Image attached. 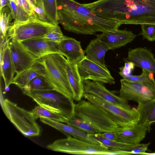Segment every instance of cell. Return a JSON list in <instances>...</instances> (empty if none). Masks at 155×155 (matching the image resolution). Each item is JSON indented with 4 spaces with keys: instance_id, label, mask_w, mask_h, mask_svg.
Returning a JSON list of instances; mask_svg holds the SVG:
<instances>
[{
    "instance_id": "6da1fadb",
    "label": "cell",
    "mask_w": 155,
    "mask_h": 155,
    "mask_svg": "<svg viewBox=\"0 0 155 155\" xmlns=\"http://www.w3.org/2000/svg\"><path fill=\"white\" fill-rule=\"evenodd\" d=\"M88 8L98 16L122 24H155V0H98Z\"/></svg>"
},
{
    "instance_id": "7a4b0ae2",
    "label": "cell",
    "mask_w": 155,
    "mask_h": 155,
    "mask_svg": "<svg viewBox=\"0 0 155 155\" xmlns=\"http://www.w3.org/2000/svg\"><path fill=\"white\" fill-rule=\"evenodd\" d=\"M58 21L66 30L77 34L92 35L112 31L121 24L100 17L74 0H57Z\"/></svg>"
},
{
    "instance_id": "3957f363",
    "label": "cell",
    "mask_w": 155,
    "mask_h": 155,
    "mask_svg": "<svg viewBox=\"0 0 155 155\" xmlns=\"http://www.w3.org/2000/svg\"><path fill=\"white\" fill-rule=\"evenodd\" d=\"M63 56L60 53H54L43 56L37 61L44 68L43 76L55 89L74 100V93L63 64Z\"/></svg>"
},
{
    "instance_id": "277c9868",
    "label": "cell",
    "mask_w": 155,
    "mask_h": 155,
    "mask_svg": "<svg viewBox=\"0 0 155 155\" xmlns=\"http://www.w3.org/2000/svg\"><path fill=\"white\" fill-rule=\"evenodd\" d=\"M119 96L128 101L138 104L155 99V80L154 73L142 69L138 81H132L123 78L120 80Z\"/></svg>"
},
{
    "instance_id": "5b68a950",
    "label": "cell",
    "mask_w": 155,
    "mask_h": 155,
    "mask_svg": "<svg viewBox=\"0 0 155 155\" xmlns=\"http://www.w3.org/2000/svg\"><path fill=\"white\" fill-rule=\"evenodd\" d=\"M22 91L23 94L31 98L38 105L60 114L68 120L74 115V100L55 90Z\"/></svg>"
},
{
    "instance_id": "8992f818",
    "label": "cell",
    "mask_w": 155,
    "mask_h": 155,
    "mask_svg": "<svg viewBox=\"0 0 155 155\" xmlns=\"http://www.w3.org/2000/svg\"><path fill=\"white\" fill-rule=\"evenodd\" d=\"M74 116L91 125L100 133L115 132L120 127L102 108L87 100L75 104Z\"/></svg>"
},
{
    "instance_id": "52a82bcc",
    "label": "cell",
    "mask_w": 155,
    "mask_h": 155,
    "mask_svg": "<svg viewBox=\"0 0 155 155\" xmlns=\"http://www.w3.org/2000/svg\"><path fill=\"white\" fill-rule=\"evenodd\" d=\"M56 25L41 20L35 12L30 15L26 21H14L8 30L6 39H13L20 41L39 38L48 33Z\"/></svg>"
},
{
    "instance_id": "ba28073f",
    "label": "cell",
    "mask_w": 155,
    "mask_h": 155,
    "mask_svg": "<svg viewBox=\"0 0 155 155\" xmlns=\"http://www.w3.org/2000/svg\"><path fill=\"white\" fill-rule=\"evenodd\" d=\"M1 106L8 119L24 136L32 137L39 135L40 127L31 112L18 107L6 99L3 101Z\"/></svg>"
},
{
    "instance_id": "9c48e42d",
    "label": "cell",
    "mask_w": 155,
    "mask_h": 155,
    "mask_svg": "<svg viewBox=\"0 0 155 155\" xmlns=\"http://www.w3.org/2000/svg\"><path fill=\"white\" fill-rule=\"evenodd\" d=\"M51 150L74 154L117 155V152L104 145L88 142L71 136L48 145Z\"/></svg>"
},
{
    "instance_id": "30bf717a",
    "label": "cell",
    "mask_w": 155,
    "mask_h": 155,
    "mask_svg": "<svg viewBox=\"0 0 155 155\" xmlns=\"http://www.w3.org/2000/svg\"><path fill=\"white\" fill-rule=\"evenodd\" d=\"M83 97L103 109L120 127L134 126L140 120V113L137 108H122L90 94L84 93Z\"/></svg>"
},
{
    "instance_id": "8fae6325",
    "label": "cell",
    "mask_w": 155,
    "mask_h": 155,
    "mask_svg": "<svg viewBox=\"0 0 155 155\" xmlns=\"http://www.w3.org/2000/svg\"><path fill=\"white\" fill-rule=\"evenodd\" d=\"M79 74L83 81L91 80L103 83L114 84L115 81L108 69H105L85 58L77 64Z\"/></svg>"
},
{
    "instance_id": "7c38bea8",
    "label": "cell",
    "mask_w": 155,
    "mask_h": 155,
    "mask_svg": "<svg viewBox=\"0 0 155 155\" xmlns=\"http://www.w3.org/2000/svg\"><path fill=\"white\" fill-rule=\"evenodd\" d=\"M9 46L16 74L31 67L38 59L17 40L10 39Z\"/></svg>"
},
{
    "instance_id": "4fadbf2b",
    "label": "cell",
    "mask_w": 155,
    "mask_h": 155,
    "mask_svg": "<svg viewBox=\"0 0 155 155\" xmlns=\"http://www.w3.org/2000/svg\"><path fill=\"white\" fill-rule=\"evenodd\" d=\"M84 93L91 94L116 105L125 109L131 107L128 101L107 89L102 83L89 80L83 81Z\"/></svg>"
},
{
    "instance_id": "5bb4252c",
    "label": "cell",
    "mask_w": 155,
    "mask_h": 155,
    "mask_svg": "<svg viewBox=\"0 0 155 155\" xmlns=\"http://www.w3.org/2000/svg\"><path fill=\"white\" fill-rule=\"evenodd\" d=\"M151 128L141 122L134 126L120 127L115 132L117 135L116 141L131 144L140 143L146 137L147 131L149 132Z\"/></svg>"
},
{
    "instance_id": "9a60e30c",
    "label": "cell",
    "mask_w": 155,
    "mask_h": 155,
    "mask_svg": "<svg viewBox=\"0 0 155 155\" xmlns=\"http://www.w3.org/2000/svg\"><path fill=\"white\" fill-rule=\"evenodd\" d=\"M19 42L38 58L51 54L59 53L57 42L41 38L30 39Z\"/></svg>"
},
{
    "instance_id": "2e32d148",
    "label": "cell",
    "mask_w": 155,
    "mask_h": 155,
    "mask_svg": "<svg viewBox=\"0 0 155 155\" xmlns=\"http://www.w3.org/2000/svg\"><path fill=\"white\" fill-rule=\"evenodd\" d=\"M136 36L135 34L130 31L117 29L97 35L96 38L106 43L110 50H114L131 42Z\"/></svg>"
},
{
    "instance_id": "e0dca14e",
    "label": "cell",
    "mask_w": 155,
    "mask_h": 155,
    "mask_svg": "<svg viewBox=\"0 0 155 155\" xmlns=\"http://www.w3.org/2000/svg\"><path fill=\"white\" fill-rule=\"evenodd\" d=\"M58 49L59 53L72 63L77 64L85 57L81 42L72 38L65 36L58 43Z\"/></svg>"
},
{
    "instance_id": "ac0fdd59",
    "label": "cell",
    "mask_w": 155,
    "mask_h": 155,
    "mask_svg": "<svg viewBox=\"0 0 155 155\" xmlns=\"http://www.w3.org/2000/svg\"><path fill=\"white\" fill-rule=\"evenodd\" d=\"M127 58L135 66L155 73V59L151 49L145 47L129 49Z\"/></svg>"
},
{
    "instance_id": "d6986e66",
    "label": "cell",
    "mask_w": 155,
    "mask_h": 155,
    "mask_svg": "<svg viewBox=\"0 0 155 155\" xmlns=\"http://www.w3.org/2000/svg\"><path fill=\"white\" fill-rule=\"evenodd\" d=\"M40 120L61 132L67 137L71 136L88 142L104 145L83 131L67 124H65L45 118H40Z\"/></svg>"
},
{
    "instance_id": "ffe728a7",
    "label": "cell",
    "mask_w": 155,
    "mask_h": 155,
    "mask_svg": "<svg viewBox=\"0 0 155 155\" xmlns=\"http://www.w3.org/2000/svg\"><path fill=\"white\" fill-rule=\"evenodd\" d=\"M10 39L7 38L3 43L1 51V73L5 86L7 87L12 83L15 72L9 46Z\"/></svg>"
},
{
    "instance_id": "44dd1931",
    "label": "cell",
    "mask_w": 155,
    "mask_h": 155,
    "mask_svg": "<svg viewBox=\"0 0 155 155\" xmlns=\"http://www.w3.org/2000/svg\"><path fill=\"white\" fill-rule=\"evenodd\" d=\"M63 61L69 82L74 93V100L78 102L83 97L84 91L83 81L79 73L77 64L70 62L63 55Z\"/></svg>"
},
{
    "instance_id": "7402d4cb",
    "label": "cell",
    "mask_w": 155,
    "mask_h": 155,
    "mask_svg": "<svg viewBox=\"0 0 155 155\" xmlns=\"http://www.w3.org/2000/svg\"><path fill=\"white\" fill-rule=\"evenodd\" d=\"M109 50L106 43L96 38L91 41L84 51L87 58L107 69L104 57Z\"/></svg>"
},
{
    "instance_id": "603a6c76",
    "label": "cell",
    "mask_w": 155,
    "mask_h": 155,
    "mask_svg": "<svg viewBox=\"0 0 155 155\" xmlns=\"http://www.w3.org/2000/svg\"><path fill=\"white\" fill-rule=\"evenodd\" d=\"M44 71L42 65L37 61L30 68L23 71L14 77L12 83L21 90L35 77L44 76Z\"/></svg>"
},
{
    "instance_id": "cb8c5ba5",
    "label": "cell",
    "mask_w": 155,
    "mask_h": 155,
    "mask_svg": "<svg viewBox=\"0 0 155 155\" xmlns=\"http://www.w3.org/2000/svg\"><path fill=\"white\" fill-rule=\"evenodd\" d=\"M137 108L140 115L139 122L143 123L150 127L151 124L155 122V99L138 104Z\"/></svg>"
},
{
    "instance_id": "d4e9b609",
    "label": "cell",
    "mask_w": 155,
    "mask_h": 155,
    "mask_svg": "<svg viewBox=\"0 0 155 155\" xmlns=\"http://www.w3.org/2000/svg\"><path fill=\"white\" fill-rule=\"evenodd\" d=\"M31 112L35 120L39 118H45L66 124L68 120L61 114L51 111L38 105Z\"/></svg>"
},
{
    "instance_id": "484cf974",
    "label": "cell",
    "mask_w": 155,
    "mask_h": 155,
    "mask_svg": "<svg viewBox=\"0 0 155 155\" xmlns=\"http://www.w3.org/2000/svg\"><path fill=\"white\" fill-rule=\"evenodd\" d=\"M52 90H55L53 85L45 77L41 75L34 78L22 90L43 91Z\"/></svg>"
},
{
    "instance_id": "4316f807",
    "label": "cell",
    "mask_w": 155,
    "mask_h": 155,
    "mask_svg": "<svg viewBox=\"0 0 155 155\" xmlns=\"http://www.w3.org/2000/svg\"><path fill=\"white\" fill-rule=\"evenodd\" d=\"M87 134L90 137L94 139L110 150L128 148L134 147L137 145L125 143L108 140L101 136L99 133Z\"/></svg>"
},
{
    "instance_id": "83f0119b",
    "label": "cell",
    "mask_w": 155,
    "mask_h": 155,
    "mask_svg": "<svg viewBox=\"0 0 155 155\" xmlns=\"http://www.w3.org/2000/svg\"><path fill=\"white\" fill-rule=\"evenodd\" d=\"M12 18L11 12H8L7 8L4 7L0 10L1 37L3 41L6 40L8 30L12 24L11 23Z\"/></svg>"
},
{
    "instance_id": "f1b7e54d",
    "label": "cell",
    "mask_w": 155,
    "mask_h": 155,
    "mask_svg": "<svg viewBox=\"0 0 155 155\" xmlns=\"http://www.w3.org/2000/svg\"><path fill=\"white\" fill-rule=\"evenodd\" d=\"M47 16L50 22L58 25L57 0H43Z\"/></svg>"
},
{
    "instance_id": "f546056e",
    "label": "cell",
    "mask_w": 155,
    "mask_h": 155,
    "mask_svg": "<svg viewBox=\"0 0 155 155\" xmlns=\"http://www.w3.org/2000/svg\"><path fill=\"white\" fill-rule=\"evenodd\" d=\"M8 5L14 21L22 22L28 19L30 15L15 2L9 0Z\"/></svg>"
},
{
    "instance_id": "4dcf8cb0",
    "label": "cell",
    "mask_w": 155,
    "mask_h": 155,
    "mask_svg": "<svg viewBox=\"0 0 155 155\" xmlns=\"http://www.w3.org/2000/svg\"><path fill=\"white\" fill-rule=\"evenodd\" d=\"M67 124L76 127L87 134L100 133L88 123L77 118L74 115L68 120Z\"/></svg>"
},
{
    "instance_id": "1f68e13d",
    "label": "cell",
    "mask_w": 155,
    "mask_h": 155,
    "mask_svg": "<svg viewBox=\"0 0 155 155\" xmlns=\"http://www.w3.org/2000/svg\"><path fill=\"white\" fill-rule=\"evenodd\" d=\"M60 27L58 25H56L48 33L40 38L48 41L57 43L61 41L64 37Z\"/></svg>"
},
{
    "instance_id": "d6a6232c",
    "label": "cell",
    "mask_w": 155,
    "mask_h": 155,
    "mask_svg": "<svg viewBox=\"0 0 155 155\" xmlns=\"http://www.w3.org/2000/svg\"><path fill=\"white\" fill-rule=\"evenodd\" d=\"M141 31L140 34L143 38L149 41H155V24H145L140 25Z\"/></svg>"
},
{
    "instance_id": "836d02e7",
    "label": "cell",
    "mask_w": 155,
    "mask_h": 155,
    "mask_svg": "<svg viewBox=\"0 0 155 155\" xmlns=\"http://www.w3.org/2000/svg\"><path fill=\"white\" fill-rule=\"evenodd\" d=\"M149 144L139 143L134 147L123 149L116 150H117L122 152L125 155L132 154H142L146 152L148 148Z\"/></svg>"
},
{
    "instance_id": "e575fe53",
    "label": "cell",
    "mask_w": 155,
    "mask_h": 155,
    "mask_svg": "<svg viewBox=\"0 0 155 155\" xmlns=\"http://www.w3.org/2000/svg\"><path fill=\"white\" fill-rule=\"evenodd\" d=\"M37 3L34 8V12L41 20L50 22L46 15L43 0H36Z\"/></svg>"
},
{
    "instance_id": "d590c367",
    "label": "cell",
    "mask_w": 155,
    "mask_h": 155,
    "mask_svg": "<svg viewBox=\"0 0 155 155\" xmlns=\"http://www.w3.org/2000/svg\"><path fill=\"white\" fill-rule=\"evenodd\" d=\"M16 4L23 8L30 15L35 12L29 0H17Z\"/></svg>"
},
{
    "instance_id": "8d00e7d4",
    "label": "cell",
    "mask_w": 155,
    "mask_h": 155,
    "mask_svg": "<svg viewBox=\"0 0 155 155\" xmlns=\"http://www.w3.org/2000/svg\"><path fill=\"white\" fill-rule=\"evenodd\" d=\"M119 74L123 78H125L131 75L132 71L129 62L125 63L124 67L120 68Z\"/></svg>"
},
{
    "instance_id": "74e56055",
    "label": "cell",
    "mask_w": 155,
    "mask_h": 155,
    "mask_svg": "<svg viewBox=\"0 0 155 155\" xmlns=\"http://www.w3.org/2000/svg\"><path fill=\"white\" fill-rule=\"evenodd\" d=\"M99 134L102 137L108 140L116 141L117 135L115 132H106L99 133Z\"/></svg>"
},
{
    "instance_id": "f35d334b",
    "label": "cell",
    "mask_w": 155,
    "mask_h": 155,
    "mask_svg": "<svg viewBox=\"0 0 155 155\" xmlns=\"http://www.w3.org/2000/svg\"><path fill=\"white\" fill-rule=\"evenodd\" d=\"M139 78V75H130L128 76L123 78L124 79L132 81H137Z\"/></svg>"
},
{
    "instance_id": "ab89813d",
    "label": "cell",
    "mask_w": 155,
    "mask_h": 155,
    "mask_svg": "<svg viewBox=\"0 0 155 155\" xmlns=\"http://www.w3.org/2000/svg\"><path fill=\"white\" fill-rule=\"evenodd\" d=\"M9 0H0V10L7 5H8Z\"/></svg>"
},
{
    "instance_id": "60d3db41",
    "label": "cell",
    "mask_w": 155,
    "mask_h": 155,
    "mask_svg": "<svg viewBox=\"0 0 155 155\" xmlns=\"http://www.w3.org/2000/svg\"><path fill=\"white\" fill-rule=\"evenodd\" d=\"M142 155H155V152L152 153H146L145 152L143 153Z\"/></svg>"
},
{
    "instance_id": "b9f144b4",
    "label": "cell",
    "mask_w": 155,
    "mask_h": 155,
    "mask_svg": "<svg viewBox=\"0 0 155 155\" xmlns=\"http://www.w3.org/2000/svg\"><path fill=\"white\" fill-rule=\"evenodd\" d=\"M9 0L11 1H12L13 2H14L15 3H16L17 1V0Z\"/></svg>"
}]
</instances>
